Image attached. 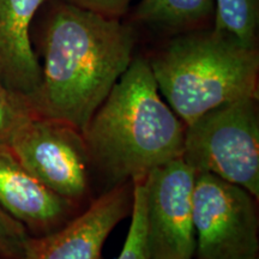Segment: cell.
Returning a JSON list of instances; mask_svg holds the SVG:
<instances>
[{"label": "cell", "mask_w": 259, "mask_h": 259, "mask_svg": "<svg viewBox=\"0 0 259 259\" xmlns=\"http://www.w3.org/2000/svg\"><path fill=\"white\" fill-rule=\"evenodd\" d=\"M41 84L28 100L36 116L83 131L135 58L132 23L46 0L31 28Z\"/></svg>", "instance_id": "6da1fadb"}, {"label": "cell", "mask_w": 259, "mask_h": 259, "mask_svg": "<svg viewBox=\"0 0 259 259\" xmlns=\"http://www.w3.org/2000/svg\"><path fill=\"white\" fill-rule=\"evenodd\" d=\"M82 135L102 194L181 157L185 124L162 99L147 58L135 56Z\"/></svg>", "instance_id": "7a4b0ae2"}, {"label": "cell", "mask_w": 259, "mask_h": 259, "mask_svg": "<svg viewBox=\"0 0 259 259\" xmlns=\"http://www.w3.org/2000/svg\"><path fill=\"white\" fill-rule=\"evenodd\" d=\"M147 60L161 96L185 125L225 103L259 99L258 47L212 27L168 37Z\"/></svg>", "instance_id": "3957f363"}, {"label": "cell", "mask_w": 259, "mask_h": 259, "mask_svg": "<svg viewBox=\"0 0 259 259\" xmlns=\"http://www.w3.org/2000/svg\"><path fill=\"white\" fill-rule=\"evenodd\" d=\"M240 99L204 113L185 125L181 158L248 191L259 200V106Z\"/></svg>", "instance_id": "277c9868"}, {"label": "cell", "mask_w": 259, "mask_h": 259, "mask_svg": "<svg viewBox=\"0 0 259 259\" xmlns=\"http://www.w3.org/2000/svg\"><path fill=\"white\" fill-rule=\"evenodd\" d=\"M193 259H259L258 199L213 174L197 173Z\"/></svg>", "instance_id": "5b68a950"}, {"label": "cell", "mask_w": 259, "mask_h": 259, "mask_svg": "<svg viewBox=\"0 0 259 259\" xmlns=\"http://www.w3.org/2000/svg\"><path fill=\"white\" fill-rule=\"evenodd\" d=\"M11 154L45 186L79 209L96 198L85 142L74 126L34 116L16 134Z\"/></svg>", "instance_id": "8992f818"}, {"label": "cell", "mask_w": 259, "mask_h": 259, "mask_svg": "<svg viewBox=\"0 0 259 259\" xmlns=\"http://www.w3.org/2000/svg\"><path fill=\"white\" fill-rule=\"evenodd\" d=\"M197 171L183 158L161 164L141 180L148 259H193V189Z\"/></svg>", "instance_id": "52a82bcc"}, {"label": "cell", "mask_w": 259, "mask_h": 259, "mask_svg": "<svg viewBox=\"0 0 259 259\" xmlns=\"http://www.w3.org/2000/svg\"><path fill=\"white\" fill-rule=\"evenodd\" d=\"M132 205L134 183L107 191L61 228L30 236L21 259H103L107 238L131 215Z\"/></svg>", "instance_id": "ba28073f"}, {"label": "cell", "mask_w": 259, "mask_h": 259, "mask_svg": "<svg viewBox=\"0 0 259 259\" xmlns=\"http://www.w3.org/2000/svg\"><path fill=\"white\" fill-rule=\"evenodd\" d=\"M0 206L31 236L57 231L83 210L45 186L10 153H0Z\"/></svg>", "instance_id": "9c48e42d"}, {"label": "cell", "mask_w": 259, "mask_h": 259, "mask_svg": "<svg viewBox=\"0 0 259 259\" xmlns=\"http://www.w3.org/2000/svg\"><path fill=\"white\" fill-rule=\"evenodd\" d=\"M46 0H0V82L29 100L41 84L31 28Z\"/></svg>", "instance_id": "30bf717a"}, {"label": "cell", "mask_w": 259, "mask_h": 259, "mask_svg": "<svg viewBox=\"0 0 259 259\" xmlns=\"http://www.w3.org/2000/svg\"><path fill=\"white\" fill-rule=\"evenodd\" d=\"M213 17L215 0H141L132 14V24L170 37L211 28Z\"/></svg>", "instance_id": "8fae6325"}, {"label": "cell", "mask_w": 259, "mask_h": 259, "mask_svg": "<svg viewBox=\"0 0 259 259\" xmlns=\"http://www.w3.org/2000/svg\"><path fill=\"white\" fill-rule=\"evenodd\" d=\"M212 29L248 47H258L259 0H215Z\"/></svg>", "instance_id": "7c38bea8"}, {"label": "cell", "mask_w": 259, "mask_h": 259, "mask_svg": "<svg viewBox=\"0 0 259 259\" xmlns=\"http://www.w3.org/2000/svg\"><path fill=\"white\" fill-rule=\"evenodd\" d=\"M34 116L28 100L0 82V153L11 154L16 134Z\"/></svg>", "instance_id": "4fadbf2b"}, {"label": "cell", "mask_w": 259, "mask_h": 259, "mask_svg": "<svg viewBox=\"0 0 259 259\" xmlns=\"http://www.w3.org/2000/svg\"><path fill=\"white\" fill-rule=\"evenodd\" d=\"M118 259H148L145 252L144 209L141 180L134 181V205L131 211V225Z\"/></svg>", "instance_id": "5bb4252c"}, {"label": "cell", "mask_w": 259, "mask_h": 259, "mask_svg": "<svg viewBox=\"0 0 259 259\" xmlns=\"http://www.w3.org/2000/svg\"><path fill=\"white\" fill-rule=\"evenodd\" d=\"M30 236L21 222L0 206V257L21 259Z\"/></svg>", "instance_id": "9a60e30c"}, {"label": "cell", "mask_w": 259, "mask_h": 259, "mask_svg": "<svg viewBox=\"0 0 259 259\" xmlns=\"http://www.w3.org/2000/svg\"><path fill=\"white\" fill-rule=\"evenodd\" d=\"M103 17L120 19L128 12L132 0H60Z\"/></svg>", "instance_id": "2e32d148"}, {"label": "cell", "mask_w": 259, "mask_h": 259, "mask_svg": "<svg viewBox=\"0 0 259 259\" xmlns=\"http://www.w3.org/2000/svg\"><path fill=\"white\" fill-rule=\"evenodd\" d=\"M0 259H3V258H2V257H0Z\"/></svg>", "instance_id": "e0dca14e"}]
</instances>
